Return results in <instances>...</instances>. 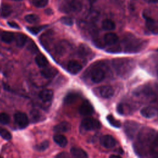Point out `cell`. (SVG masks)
I'll use <instances>...</instances> for the list:
<instances>
[{
  "label": "cell",
  "instance_id": "cell-1",
  "mask_svg": "<svg viewBox=\"0 0 158 158\" xmlns=\"http://www.w3.org/2000/svg\"><path fill=\"white\" fill-rule=\"evenodd\" d=\"M113 67L117 75L121 77H127L133 70L135 63L130 59H115L112 60Z\"/></svg>",
  "mask_w": 158,
  "mask_h": 158
},
{
  "label": "cell",
  "instance_id": "cell-2",
  "mask_svg": "<svg viewBox=\"0 0 158 158\" xmlns=\"http://www.w3.org/2000/svg\"><path fill=\"white\" fill-rule=\"evenodd\" d=\"M125 51L127 52H137L144 48L146 42L139 41L134 37H128L124 40Z\"/></svg>",
  "mask_w": 158,
  "mask_h": 158
},
{
  "label": "cell",
  "instance_id": "cell-3",
  "mask_svg": "<svg viewBox=\"0 0 158 158\" xmlns=\"http://www.w3.org/2000/svg\"><path fill=\"white\" fill-rule=\"evenodd\" d=\"M154 130L152 128L144 127L140 130L138 133V139L139 143H147L149 142L154 136Z\"/></svg>",
  "mask_w": 158,
  "mask_h": 158
},
{
  "label": "cell",
  "instance_id": "cell-4",
  "mask_svg": "<svg viewBox=\"0 0 158 158\" xmlns=\"http://www.w3.org/2000/svg\"><path fill=\"white\" fill-rule=\"evenodd\" d=\"M81 126L85 130H95L99 129L101 125L99 120L94 118L86 117L81 121Z\"/></svg>",
  "mask_w": 158,
  "mask_h": 158
},
{
  "label": "cell",
  "instance_id": "cell-5",
  "mask_svg": "<svg viewBox=\"0 0 158 158\" xmlns=\"http://www.w3.org/2000/svg\"><path fill=\"white\" fill-rule=\"evenodd\" d=\"M139 128V124L133 121H127L124 124V131L130 139H132L136 135Z\"/></svg>",
  "mask_w": 158,
  "mask_h": 158
},
{
  "label": "cell",
  "instance_id": "cell-6",
  "mask_svg": "<svg viewBox=\"0 0 158 158\" xmlns=\"http://www.w3.org/2000/svg\"><path fill=\"white\" fill-rule=\"evenodd\" d=\"M82 9L80 0H68L64 6V10L68 12H78Z\"/></svg>",
  "mask_w": 158,
  "mask_h": 158
},
{
  "label": "cell",
  "instance_id": "cell-7",
  "mask_svg": "<svg viewBox=\"0 0 158 158\" xmlns=\"http://www.w3.org/2000/svg\"><path fill=\"white\" fill-rule=\"evenodd\" d=\"M14 120L16 124L21 128H24L28 125V118L26 114H25L24 112H16L14 115Z\"/></svg>",
  "mask_w": 158,
  "mask_h": 158
},
{
  "label": "cell",
  "instance_id": "cell-8",
  "mask_svg": "<svg viewBox=\"0 0 158 158\" xmlns=\"http://www.w3.org/2000/svg\"><path fill=\"white\" fill-rule=\"evenodd\" d=\"M105 75V72L101 68L95 67L91 70L90 77L93 82L98 83L104 79Z\"/></svg>",
  "mask_w": 158,
  "mask_h": 158
},
{
  "label": "cell",
  "instance_id": "cell-9",
  "mask_svg": "<svg viewBox=\"0 0 158 158\" xmlns=\"http://www.w3.org/2000/svg\"><path fill=\"white\" fill-rule=\"evenodd\" d=\"M100 144L104 148L110 149L114 148L116 145L115 139L109 135H106L100 138Z\"/></svg>",
  "mask_w": 158,
  "mask_h": 158
},
{
  "label": "cell",
  "instance_id": "cell-10",
  "mask_svg": "<svg viewBox=\"0 0 158 158\" xmlns=\"http://www.w3.org/2000/svg\"><path fill=\"white\" fill-rule=\"evenodd\" d=\"M79 112L80 114L82 115L89 116L93 113L94 109L89 102L85 101L81 104L79 109Z\"/></svg>",
  "mask_w": 158,
  "mask_h": 158
},
{
  "label": "cell",
  "instance_id": "cell-11",
  "mask_svg": "<svg viewBox=\"0 0 158 158\" xmlns=\"http://www.w3.org/2000/svg\"><path fill=\"white\" fill-rule=\"evenodd\" d=\"M99 93L101 97L109 99L114 96V89L110 86L105 85L99 88Z\"/></svg>",
  "mask_w": 158,
  "mask_h": 158
},
{
  "label": "cell",
  "instance_id": "cell-12",
  "mask_svg": "<svg viewBox=\"0 0 158 158\" xmlns=\"http://www.w3.org/2000/svg\"><path fill=\"white\" fill-rule=\"evenodd\" d=\"M41 74L46 78H50L55 77L58 73V70L54 67H48V65L42 68L40 71Z\"/></svg>",
  "mask_w": 158,
  "mask_h": 158
},
{
  "label": "cell",
  "instance_id": "cell-13",
  "mask_svg": "<svg viewBox=\"0 0 158 158\" xmlns=\"http://www.w3.org/2000/svg\"><path fill=\"white\" fill-rule=\"evenodd\" d=\"M133 94L136 96H144L150 98L153 96V92L151 88L149 86H142L141 88H137L134 92Z\"/></svg>",
  "mask_w": 158,
  "mask_h": 158
},
{
  "label": "cell",
  "instance_id": "cell-14",
  "mask_svg": "<svg viewBox=\"0 0 158 158\" xmlns=\"http://www.w3.org/2000/svg\"><path fill=\"white\" fill-rule=\"evenodd\" d=\"M67 70L73 75L78 73L82 69V66L76 60H70L67 64Z\"/></svg>",
  "mask_w": 158,
  "mask_h": 158
},
{
  "label": "cell",
  "instance_id": "cell-15",
  "mask_svg": "<svg viewBox=\"0 0 158 158\" xmlns=\"http://www.w3.org/2000/svg\"><path fill=\"white\" fill-rule=\"evenodd\" d=\"M140 114L143 117L145 118H151L155 117L157 115V110L154 107L148 106L143 108L140 111Z\"/></svg>",
  "mask_w": 158,
  "mask_h": 158
},
{
  "label": "cell",
  "instance_id": "cell-16",
  "mask_svg": "<svg viewBox=\"0 0 158 158\" xmlns=\"http://www.w3.org/2000/svg\"><path fill=\"white\" fill-rule=\"evenodd\" d=\"M146 26L149 30L152 33H158V23L155 21L152 18L146 17Z\"/></svg>",
  "mask_w": 158,
  "mask_h": 158
},
{
  "label": "cell",
  "instance_id": "cell-17",
  "mask_svg": "<svg viewBox=\"0 0 158 158\" xmlns=\"http://www.w3.org/2000/svg\"><path fill=\"white\" fill-rule=\"evenodd\" d=\"M104 41L106 44L114 46L118 42V38L114 33H108L104 35Z\"/></svg>",
  "mask_w": 158,
  "mask_h": 158
},
{
  "label": "cell",
  "instance_id": "cell-18",
  "mask_svg": "<svg viewBox=\"0 0 158 158\" xmlns=\"http://www.w3.org/2000/svg\"><path fill=\"white\" fill-rule=\"evenodd\" d=\"M53 91L50 89H45L39 93L40 98L44 102H49L53 98Z\"/></svg>",
  "mask_w": 158,
  "mask_h": 158
},
{
  "label": "cell",
  "instance_id": "cell-19",
  "mask_svg": "<svg viewBox=\"0 0 158 158\" xmlns=\"http://www.w3.org/2000/svg\"><path fill=\"white\" fill-rule=\"evenodd\" d=\"M71 129V125L67 122H62L54 127V131L56 133H64Z\"/></svg>",
  "mask_w": 158,
  "mask_h": 158
},
{
  "label": "cell",
  "instance_id": "cell-20",
  "mask_svg": "<svg viewBox=\"0 0 158 158\" xmlns=\"http://www.w3.org/2000/svg\"><path fill=\"white\" fill-rule=\"evenodd\" d=\"M70 153L75 157L85 158L88 157L86 152L83 149L78 147H72L70 149Z\"/></svg>",
  "mask_w": 158,
  "mask_h": 158
},
{
  "label": "cell",
  "instance_id": "cell-21",
  "mask_svg": "<svg viewBox=\"0 0 158 158\" xmlns=\"http://www.w3.org/2000/svg\"><path fill=\"white\" fill-rule=\"evenodd\" d=\"M35 60L36 65L40 68H43L48 65V60L43 54H37Z\"/></svg>",
  "mask_w": 158,
  "mask_h": 158
},
{
  "label": "cell",
  "instance_id": "cell-22",
  "mask_svg": "<svg viewBox=\"0 0 158 158\" xmlns=\"http://www.w3.org/2000/svg\"><path fill=\"white\" fill-rule=\"evenodd\" d=\"M12 12L11 6L6 3H3L1 4L0 7V16L3 18L8 17Z\"/></svg>",
  "mask_w": 158,
  "mask_h": 158
},
{
  "label": "cell",
  "instance_id": "cell-23",
  "mask_svg": "<svg viewBox=\"0 0 158 158\" xmlns=\"http://www.w3.org/2000/svg\"><path fill=\"white\" fill-rule=\"evenodd\" d=\"M15 35L10 31H4L1 34V40L5 43H10L15 40Z\"/></svg>",
  "mask_w": 158,
  "mask_h": 158
},
{
  "label": "cell",
  "instance_id": "cell-24",
  "mask_svg": "<svg viewBox=\"0 0 158 158\" xmlns=\"http://www.w3.org/2000/svg\"><path fill=\"white\" fill-rule=\"evenodd\" d=\"M54 142L60 147H65L67 144V139L65 136L61 134L55 135L53 137Z\"/></svg>",
  "mask_w": 158,
  "mask_h": 158
},
{
  "label": "cell",
  "instance_id": "cell-25",
  "mask_svg": "<svg viewBox=\"0 0 158 158\" xmlns=\"http://www.w3.org/2000/svg\"><path fill=\"white\" fill-rule=\"evenodd\" d=\"M14 41H15V44L18 47L22 48L25 44L27 41V37L24 34L18 33L15 35Z\"/></svg>",
  "mask_w": 158,
  "mask_h": 158
},
{
  "label": "cell",
  "instance_id": "cell-26",
  "mask_svg": "<svg viewBox=\"0 0 158 158\" xmlns=\"http://www.w3.org/2000/svg\"><path fill=\"white\" fill-rule=\"evenodd\" d=\"M102 27L105 30H113L115 28V24L110 19H105L102 22Z\"/></svg>",
  "mask_w": 158,
  "mask_h": 158
},
{
  "label": "cell",
  "instance_id": "cell-27",
  "mask_svg": "<svg viewBox=\"0 0 158 158\" xmlns=\"http://www.w3.org/2000/svg\"><path fill=\"white\" fill-rule=\"evenodd\" d=\"M25 20L29 23L34 24L40 22V17L35 14H28L25 15Z\"/></svg>",
  "mask_w": 158,
  "mask_h": 158
},
{
  "label": "cell",
  "instance_id": "cell-28",
  "mask_svg": "<svg viewBox=\"0 0 158 158\" xmlns=\"http://www.w3.org/2000/svg\"><path fill=\"white\" fill-rule=\"evenodd\" d=\"M107 120L112 126L115 128H119L121 127L120 122L119 120H116L112 115H108L107 116Z\"/></svg>",
  "mask_w": 158,
  "mask_h": 158
},
{
  "label": "cell",
  "instance_id": "cell-29",
  "mask_svg": "<svg viewBox=\"0 0 158 158\" xmlns=\"http://www.w3.org/2000/svg\"><path fill=\"white\" fill-rule=\"evenodd\" d=\"M46 26H35V27H27V30L33 35H37L40 33L42 30H43Z\"/></svg>",
  "mask_w": 158,
  "mask_h": 158
},
{
  "label": "cell",
  "instance_id": "cell-30",
  "mask_svg": "<svg viewBox=\"0 0 158 158\" xmlns=\"http://www.w3.org/2000/svg\"><path fill=\"white\" fill-rule=\"evenodd\" d=\"M0 136L6 140H10L12 138L10 133L1 127H0Z\"/></svg>",
  "mask_w": 158,
  "mask_h": 158
},
{
  "label": "cell",
  "instance_id": "cell-31",
  "mask_svg": "<svg viewBox=\"0 0 158 158\" xmlns=\"http://www.w3.org/2000/svg\"><path fill=\"white\" fill-rule=\"evenodd\" d=\"M10 122V117L9 115L5 113L1 112L0 113V123L4 125H7Z\"/></svg>",
  "mask_w": 158,
  "mask_h": 158
},
{
  "label": "cell",
  "instance_id": "cell-32",
  "mask_svg": "<svg viewBox=\"0 0 158 158\" xmlns=\"http://www.w3.org/2000/svg\"><path fill=\"white\" fill-rule=\"evenodd\" d=\"M48 3V0H33L32 4L34 6L41 8L46 6Z\"/></svg>",
  "mask_w": 158,
  "mask_h": 158
},
{
  "label": "cell",
  "instance_id": "cell-33",
  "mask_svg": "<svg viewBox=\"0 0 158 158\" xmlns=\"http://www.w3.org/2000/svg\"><path fill=\"white\" fill-rule=\"evenodd\" d=\"M49 146V141H44L41 143L40 144H38L35 146V149L39 151H43L46 150Z\"/></svg>",
  "mask_w": 158,
  "mask_h": 158
},
{
  "label": "cell",
  "instance_id": "cell-34",
  "mask_svg": "<svg viewBox=\"0 0 158 158\" xmlns=\"http://www.w3.org/2000/svg\"><path fill=\"white\" fill-rule=\"evenodd\" d=\"M60 20L62 23H64L66 25H69V26H71L73 23V19L69 17H63L61 18Z\"/></svg>",
  "mask_w": 158,
  "mask_h": 158
},
{
  "label": "cell",
  "instance_id": "cell-35",
  "mask_svg": "<svg viewBox=\"0 0 158 158\" xmlns=\"http://www.w3.org/2000/svg\"><path fill=\"white\" fill-rule=\"evenodd\" d=\"M28 49L31 52V53H36L38 51V47L35 44V43L33 41H30L28 44Z\"/></svg>",
  "mask_w": 158,
  "mask_h": 158
},
{
  "label": "cell",
  "instance_id": "cell-36",
  "mask_svg": "<svg viewBox=\"0 0 158 158\" xmlns=\"http://www.w3.org/2000/svg\"><path fill=\"white\" fill-rule=\"evenodd\" d=\"M31 118H34V119H36V121L38 120V119L39 118V115H40V113L38 112V111L37 110H33L31 111Z\"/></svg>",
  "mask_w": 158,
  "mask_h": 158
},
{
  "label": "cell",
  "instance_id": "cell-37",
  "mask_svg": "<svg viewBox=\"0 0 158 158\" xmlns=\"http://www.w3.org/2000/svg\"><path fill=\"white\" fill-rule=\"evenodd\" d=\"M75 97L73 95V94H71L70 96H68L67 97H66V98L65 99L66 102H72L73 100L75 99Z\"/></svg>",
  "mask_w": 158,
  "mask_h": 158
},
{
  "label": "cell",
  "instance_id": "cell-38",
  "mask_svg": "<svg viewBox=\"0 0 158 158\" xmlns=\"http://www.w3.org/2000/svg\"><path fill=\"white\" fill-rule=\"evenodd\" d=\"M117 110L120 114H123L124 110H123V106L122 104H118L117 107Z\"/></svg>",
  "mask_w": 158,
  "mask_h": 158
},
{
  "label": "cell",
  "instance_id": "cell-39",
  "mask_svg": "<svg viewBox=\"0 0 158 158\" xmlns=\"http://www.w3.org/2000/svg\"><path fill=\"white\" fill-rule=\"evenodd\" d=\"M8 25L10 26V27H12V28H19V25L17 23H15V22H8Z\"/></svg>",
  "mask_w": 158,
  "mask_h": 158
},
{
  "label": "cell",
  "instance_id": "cell-40",
  "mask_svg": "<svg viewBox=\"0 0 158 158\" xmlns=\"http://www.w3.org/2000/svg\"><path fill=\"white\" fill-rule=\"evenodd\" d=\"M152 146L154 148H157L158 147V133L156 135V136H155L153 142H152Z\"/></svg>",
  "mask_w": 158,
  "mask_h": 158
},
{
  "label": "cell",
  "instance_id": "cell-41",
  "mask_svg": "<svg viewBox=\"0 0 158 158\" xmlns=\"http://www.w3.org/2000/svg\"><path fill=\"white\" fill-rule=\"evenodd\" d=\"M67 156H68V155H67V154H66L65 152H60L58 155L56 156V157H66Z\"/></svg>",
  "mask_w": 158,
  "mask_h": 158
},
{
  "label": "cell",
  "instance_id": "cell-42",
  "mask_svg": "<svg viewBox=\"0 0 158 158\" xmlns=\"http://www.w3.org/2000/svg\"><path fill=\"white\" fill-rule=\"evenodd\" d=\"M148 3H157L158 2V0H143Z\"/></svg>",
  "mask_w": 158,
  "mask_h": 158
},
{
  "label": "cell",
  "instance_id": "cell-43",
  "mask_svg": "<svg viewBox=\"0 0 158 158\" xmlns=\"http://www.w3.org/2000/svg\"><path fill=\"white\" fill-rule=\"evenodd\" d=\"M109 157H110V158H114V157H116V158H120L121 157H120V156H118V155L112 154V155H110V156H109Z\"/></svg>",
  "mask_w": 158,
  "mask_h": 158
},
{
  "label": "cell",
  "instance_id": "cell-44",
  "mask_svg": "<svg viewBox=\"0 0 158 158\" xmlns=\"http://www.w3.org/2000/svg\"><path fill=\"white\" fill-rule=\"evenodd\" d=\"M156 154H157V156H158V151L156 152Z\"/></svg>",
  "mask_w": 158,
  "mask_h": 158
},
{
  "label": "cell",
  "instance_id": "cell-45",
  "mask_svg": "<svg viewBox=\"0 0 158 158\" xmlns=\"http://www.w3.org/2000/svg\"><path fill=\"white\" fill-rule=\"evenodd\" d=\"M13 1H22V0H13Z\"/></svg>",
  "mask_w": 158,
  "mask_h": 158
},
{
  "label": "cell",
  "instance_id": "cell-46",
  "mask_svg": "<svg viewBox=\"0 0 158 158\" xmlns=\"http://www.w3.org/2000/svg\"><path fill=\"white\" fill-rule=\"evenodd\" d=\"M157 88H158V86H157Z\"/></svg>",
  "mask_w": 158,
  "mask_h": 158
}]
</instances>
